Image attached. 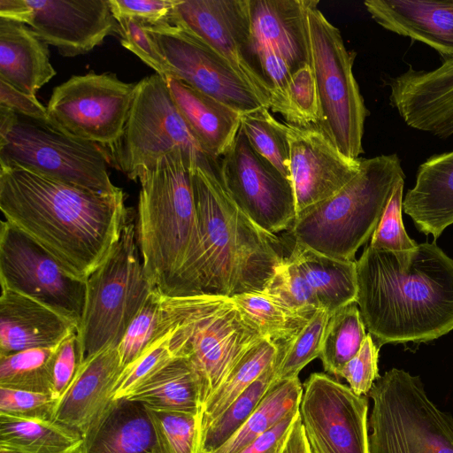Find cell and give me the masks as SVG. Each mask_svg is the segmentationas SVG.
<instances>
[{"instance_id":"44dd1931","label":"cell","mask_w":453,"mask_h":453,"mask_svg":"<svg viewBox=\"0 0 453 453\" xmlns=\"http://www.w3.org/2000/svg\"><path fill=\"white\" fill-rule=\"evenodd\" d=\"M385 85L390 105L408 127L441 139L453 136V59L432 70L409 65Z\"/></svg>"},{"instance_id":"7dc6e473","label":"cell","mask_w":453,"mask_h":453,"mask_svg":"<svg viewBox=\"0 0 453 453\" xmlns=\"http://www.w3.org/2000/svg\"><path fill=\"white\" fill-rule=\"evenodd\" d=\"M117 21L122 46L135 54L165 81L172 77L166 61L144 25L132 18H120Z\"/></svg>"},{"instance_id":"e0dca14e","label":"cell","mask_w":453,"mask_h":453,"mask_svg":"<svg viewBox=\"0 0 453 453\" xmlns=\"http://www.w3.org/2000/svg\"><path fill=\"white\" fill-rule=\"evenodd\" d=\"M366 396L326 373L310 375L299 413L312 453H369Z\"/></svg>"},{"instance_id":"ba28073f","label":"cell","mask_w":453,"mask_h":453,"mask_svg":"<svg viewBox=\"0 0 453 453\" xmlns=\"http://www.w3.org/2000/svg\"><path fill=\"white\" fill-rule=\"evenodd\" d=\"M180 150L198 167L219 177V160L208 154L177 109L166 81L158 74L137 82L135 96L124 132L108 150L111 165L128 179L139 174L161 157Z\"/></svg>"},{"instance_id":"681fc988","label":"cell","mask_w":453,"mask_h":453,"mask_svg":"<svg viewBox=\"0 0 453 453\" xmlns=\"http://www.w3.org/2000/svg\"><path fill=\"white\" fill-rule=\"evenodd\" d=\"M83 363L77 330L56 348L51 370V397L58 400L67 390Z\"/></svg>"},{"instance_id":"7402d4cb","label":"cell","mask_w":453,"mask_h":453,"mask_svg":"<svg viewBox=\"0 0 453 453\" xmlns=\"http://www.w3.org/2000/svg\"><path fill=\"white\" fill-rule=\"evenodd\" d=\"M372 19L382 28L424 43L453 59V0H366Z\"/></svg>"},{"instance_id":"4fadbf2b","label":"cell","mask_w":453,"mask_h":453,"mask_svg":"<svg viewBox=\"0 0 453 453\" xmlns=\"http://www.w3.org/2000/svg\"><path fill=\"white\" fill-rule=\"evenodd\" d=\"M310 0H249L251 52L270 93V110L283 119L291 76L311 65Z\"/></svg>"},{"instance_id":"52a82bcc","label":"cell","mask_w":453,"mask_h":453,"mask_svg":"<svg viewBox=\"0 0 453 453\" xmlns=\"http://www.w3.org/2000/svg\"><path fill=\"white\" fill-rule=\"evenodd\" d=\"M367 395L369 453H453V417L429 397L419 376L392 368Z\"/></svg>"},{"instance_id":"8fae6325","label":"cell","mask_w":453,"mask_h":453,"mask_svg":"<svg viewBox=\"0 0 453 453\" xmlns=\"http://www.w3.org/2000/svg\"><path fill=\"white\" fill-rule=\"evenodd\" d=\"M183 356L199 381L201 408L242 356L264 338L229 297L188 296Z\"/></svg>"},{"instance_id":"8992f818","label":"cell","mask_w":453,"mask_h":453,"mask_svg":"<svg viewBox=\"0 0 453 453\" xmlns=\"http://www.w3.org/2000/svg\"><path fill=\"white\" fill-rule=\"evenodd\" d=\"M86 285L77 329L83 362L119 346L130 322L156 288L144 272L134 222L127 220L117 244L88 276Z\"/></svg>"},{"instance_id":"4dcf8cb0","label":"cell","mask_w":453,"mask_h":453,"mask_svg":"<svg viewBox=\"0 0 453 453\" xmlns=\"http://www.w3.org/2000/svg\"><path fill=\"white\" fill-rule=\"evenodd\" d=\"M82 436L54 421L0 414V448L23 453H80Z\"/></svg>"},{"instance_id":"30bf717a","label":"cell","mask_w":453,"mask_h":453,"mask_svg":"<svg viewBox=\"0 0 453 453\" xmlns=\"http://www.w3.org/2000/svg\"><path fill=\"white\" fill-rule=\"evenodd\" d=\"M0 164L21 166L102 194L122 190L111 180L108 150L19 116L11 129L0 135Z\"/></svg>"},{"instance_id":"f1b7e54d","label":"cell","mask_w":453,"mask_h":453,"mask_svg":"<svg viewBox=\"0 0 453 453\" xmlns=\"http://www.w3.org/2000/svg\"><path fill=\"white\" fill-rule=\"evenodd\" d=\"M288 258L309 283L320 309L332 314L356 303V261L333 258L296 242Z\"/></svg>"},{"instance_id":"b9f144b4","label":"cell","mask_w":453,"mask_h":453,"mask_svg":"<svg viewBox=\"0 0 453 453\" xmlns=\"http://www.w3.org/2000/svg\"><path fill=\"white\" fill-rule=\"evenodd\" d=\"M330 313L319 309L307 324L286 346L279 365L276 380L298 377L301 370L319 357Z\"/></svg>"},{"instance_id":"d6a6232c","label":"cell","mask_w":453,"mask_h":453,"mask_svg":"<svg viewBox=\"0 0 453 453\" xmlns=\"http://www.w3.org/2000/svg\"><path fill=\"white\" fill-rule=\"evenodd\" d=\"M280 346L264 337L242 356L202 406L200 430L220 415L234 400L261 376L277 358Z\"/></svg>"},{"instance_id":"11a10c76","label":"cell","mask_w":453,"mask_h":453,"mask_svg":"<svg viewBox=\"0 0 453 453\" xmlns=\"http://www.w3.org/2000/svg\"><path fill=\"white\" fill-rule=\"evenodd\" d=\"M31 12L27 0H0V18L27 26Z\"/></svg>"},{"instance_id":"83f0119b","label":"cell","mask_w":453,"mask_h":453,"mask_svg":"<svg viewBox=\"0 0 453 453\" xmlns=\"http://www.w3.org/2000/svg\"><path fill=\"white\" fill-rule=\"evenodd\" d=\"M56 73L48 44L26 24L0 18V79L36 96Z\"/></svg>"},{"instance_id":"5b68a950","label":"cell","mask_w":453,"mask_h":453,"mask_svg":"<svg viewBox=\"0 0 453 453\" xmlns=\"http://www.w3.org/2000/svg\"><path fill=\"white\" fill-rule=\"evenodd\" d=\"M405 177L396 153L360 158L359 172L347 185L296 216L289 229L294 242L333 258L356 261Z\"/></svg>"},{"instance_id":"3957f363","label":"cell","mask_w":453,"mask_h":453,"mask_svg":"<svg viewBox=\"0 0 453 453\" xmlns=\"http://www.w3.org/2000/svg\"><path fill=\"white\" fill-rule=\"evenodd\" d=\"M193 165L173 150L139 174L136 238L144 272L169 296L204 295L205 256L192 185Z\"/></svg>"},{"instance_id":"7a4b0ae2","label":"cell","mask_w":453,"mask_h":453,"mask_svg":"<svg viewBox=\"0 0 453 453\" xmlns=\"http://www.w3.org/2000/svg\"><path fill=\"white\" fill-rule=\"evenodd\" d=\"M356 268V303L380 348L426 342L453 330V259L435 241L418 244L407 265L368 245Z\"/></svg>"},{"instance_id":"816d5d0a","label":"cell","mask_w":453,"mask_h":453,"mask_svg":"<svg viewBox=\"0 0 453 453\" xmlns=\"http://www.w3.org/2000/svg\"><path fill=\"white\" fill-rule=\"evenodd\" d=\"M0 106L19 116L49 125L47 108L36 98L0 79Z\"/></svg>"},{"instance_id":"9c48e42d","label":"cell","mask_w":453,"mask_h":453,"mask_svg":"<svg viewBox=\"0 0 453 453\" xmlns=\"http://www.w3.org/2000/svg\"><path fill=\"white\" fill-rule=\"evenodd\" d=\"M310 0L307 9L311 66L319 101L316 126L349 159L364 153L365 121L369 111L353 74L356 54L347 50L340 31Z\"/></svg>"},{"instance_id":"d590c367","label":"cell","mask_w":453,"mask_h":453,"mask_svg":"<svg viewBox=\"0 0 453 453\" xmlns=\"http://www.w3.org/2000/svg\"><path fill=\"white\" fill-rule=\"evenodd\" d=\"M180 321L157 337L133 363L123 368L115 382L112 400L126 398L177 357H184L187 339L184 299Z\"/></svg>"},{"instance_id":"ee69618b","label":"cell","mask_w":453,"mask_h":453,"mask_svg":"<svg viewBox=\"0 0 453 453\" xmlns=\"http://www.w3.org/2000/svg\"><path fill=\"white\" fill-rule=\"evenodd\" d=\"M284 119L286 123L300 127L318 125L319 101L311 65L300 68L291 76Z\"/></svg>"},{"instance_id":"6da1fadb","label":"cell","mask_w":453,"mask_h":453,"mask_svg":"<svg viewBox=\"0 0 453 453\" xmlns=\"http://www.w3.org/2000/svg\"><path fill=\"white\" fill-rule=\"evenodd\" d=\"M0 209L4 220L83 280L107 258L129 219L123 190L102 194L4 164Z\"/></svg>"},{"instance_id":"ab89813d","label":"cell","mask_w":453,"mask_h":453,"mask_svg":"<svg viewBox=\"0 0 453 453\" xmlns=\"http://www.w3.org/2000/svg\"><path fill=\"white\" fill-rule=\"evenodd\" d=\"M261 107L241 116V127L252 148L290 180L289 144L286 123Z\"/></svg>"},{"instance_id":"ac0fdd59","label":"cell","mask_w":453,"mask_h":453,"mask_svg":"<svg viewBox=\"0 0 453 453\" xmlns=\"http://www.w3.org/2000/svg\"><path fill=\"white\" fill-rule=\"evenodd\" d=\"M170 22L226 58L270 108L269 88L251 52L249 0H177Z\"/></svg>"},{"instance_id":"5bb4252c","label":"cell","mask_w":453,"mask_h":453,"mask_svg":"<svg viewBox=\"0 0 453 453\" xmlns=\"http://www.w3.org/2000/svg\"><path fill=\"white\" fill-rule=\"evenodd\" d=\"M0 283L52 308L79 326L86 280L67 273L46 250L4 219L0 226Z\"/></svg>"},{"instance_id":"f35d334b","label":"cell","mask_w":453,"mask_h":453,"mask_svg":"<svg viewBox=\"0 0 453 453\" xmlns=\"http://www.w3.org/2000/svg\"><path fill=\"white\" fill-rule=\"evenodd\" d=\"M57 346L0 357V387L51 395L52 361Z\"/></svg>"},{"instance_id":"f907efd6","label":"cell","mask_w":453,"mask_h":453,"mask_svg":"<svg viewBox=\"0 0 453 453\" xmlns=\"http://www.w3.org/2000/svg\"><path fill=\"white\" fill-rule=\"evenodd\" d=\"M116 19L132 18L144 25L171 23L177 0H107Z\"/></svg>"},{"instance_id":"2e32d148","label":"cell","mask_w":453,"mask_h":453,"mask_svg":"<svg viewBox=\"0 0 453 453\" xmlns=\"http://www.w3.org/2000/svg\"><path fill=\"white\" fill-rule=\"evenodd\" d=\"M144 27L166 61L172 77L240 114L261 107L270 109L226 58L191 33L173 23Z\"/></svg>"},{"instance_id":"f6af8a7d","label":"cell","mask_w":453,"mask_h":453,"mask_svg":"<svg viewBox=\"0 0 453 453\" xmlns=\"http://www.w3.org/2000/svg\"><path fill=\"white\" fill-rule=\"evenodd\" d=\"M404 181L395 188L382 217L371 237L370 246L377 250L399 253L417 248L418 243L406 233L403 222Z\"/></svg>"},{"instance_id":"484cf974","label":"cell","mask_w":453,"mask_h":453,"mask_svg":"<svg viewBox=\"0 0 453 453\" xmlns=\"http://www.w3.org/2000/svg\"><path fill=\"white\" fill-rule=\"evenodd\" d=\"M403 211L419 232L434 241L453 224V150L435 154L419 165Z\"/></svg>"},{"instance_id":"d4e9b609","label":"cell","mask_w":453,"mask_h":453,"mask_svg":"<svg viewBox=\"0 0 453 453\" xmlns=\"http://www.w3.org/2000/svg\"><path fill=\"white\" fill-rule=\"evenodd\" d=\"M80 453H163L146 406L112 400L82 435Z\"/></svg>"},{"instance_id":"60d3db41","label":"cell","mask_w":453,"mask_h":453,"mask_svg":"<svg viewBox=\"0 0 453 453\" xmlns=\"http://www.w3.org/2000/svg\"><path fill=\"white\" fill-rule=\"evenodd\" d=\"M146 409L163 453H198L200 413Z\"/></svg>"},{"instance_id":"1f68e13d","label":"cell","mask_w":453,"mask_h":453,"mask_svg":"<svg viewBox=\"0 0 453 453\" xmlns=\"http://www.w3.org/2000/svg\"><path fill=\"white\" fill-rule=\"evenodd\" d=\"M180 318V297L164 295L155 288L130 322L118 346L122 369L137 359Z\"/></svg>"},{"instance_id":"cb8c5ba5","label":"cell","mask_w":453,"mask_h":453,"mask_svg":"<svg viewBox=\"0 0 453 453\" xmlns=\"http://www.w3.org/2000/svg\"><path fill=\"white\" fill-rule=\"evenodd\" d=\"M122 370L118 347L86 359L65 394L58 400L53 421L81 434L112 401Z\"/></svg>"},{"instance_id":"8d00e7d4","label":"cell","mask_w":453,"mask_h":453,"mask_svg":"<svg viewBox=\"0 0 453 453\" xmlns=\"http://www.w3.org/2000/svg\"><path fill=\"white\" fill-rule=\"evenodd\" d=\"M231 299L263 337L278 345L290 342L311 319L291 311L264 292L242 293Z\"/></svg>"},{"instance_id":"e575fe53","label":"cell","mask_w":453,"mask_h":453,"mask_svg":"<svg viewBox=\"0 0 453 453\" xmlns=\"http://www.w3.org/2000/svg\"><path fill=\"white\" fill-rule=\"evenodd\" d=\"M287 345L280 346L277 358L259 378L220 415L200 430L198 453H213L242 427L276 381L278 367Z\"/></svg>"},{"instance_id":"9f6ffc18","label":"cell","mask_w":453,"mask_h":453,"mask_svg":"<svg viewBox=\"0 0 453 453\" xmlns=\"http://www.w3.org/2000/svg\"><path fill=\"white\" fill-rule=\"evenodd\" d=\"M0 453H23V452L8 449H4V448H0Z\"/></svg>"},{"instance_id":"603a6c76","label":"cell","mask_w":453,"mask_h":453,"mask_svg":"<svg viewBox=\"0 0 453 453\" xmlns=\"http://www.w3.org/2000/svg\"><path fill=\"white\" fill-rule=\"evenodd\" d=\"M77 326L52 308L1 287L0 357L58 345Z\"/></svg>"},{"instance_id":"c3c4849f","label":"cell","mask_w":453,"mask_h":453,"mask_svg":"<svg viewBox=\"0 0 453 453\" xmlns=\"http://www.w3.org/2000/svg\"><path fill=\"white\" fill-rule=\"evenodd\" d=\"M380 347L368 333L357 354L338 372L357 395H367L380 377L378 369Z\"/></svg>"},{"instance_id":"836d02e7","label":"cell","mask_w":453,"mask_h":453,"mask_svg":"<svg viewBox=\"0 0 453 453\" xmlns=\"http://www.w3.org/2000/svg\"><path fill=\"white\" fill-rule=\"evenodd\" d=\"M303 388L298 377L276 380L242 427L213 453H239L287 415L300 408Z\"/></svg>"},{"instance_id":"9a60e30c","label":"cell","mask_w":453,"mask_h":453,"mask_svg":"<svg viewBox=\"0 0 453 453\" xmlns=\"http://www.w3.org/2000/svg\"><path fill=\"white\" fill-rule=\"evenodd\" d=\"M221 184L234 203L262 230H289L296 218L291 181L260 156L243 130L219 158Z\"/></svg>"},{"instance_id":"f5cc1de1","label":"cell","mask_w":453,"mask_h":453,"mask_svg":"<svg viewBox=\"0 0 453 453\" xmlns=\"http://www.w3.org/2000/svg\"><path fill=\"white\" fill-rule=\"evenodd\" d=\"M299 409L291 411L239 453H281Z\"/></svg>"},{"instance_id":"d6986e66","label":"cell","mask_w":453,"mask_h":453,"mask_svg":"<svg viewBox=\"0 0 453 453\" xmlns=\"http://www.w3.org/2000/svg\"><path fill=\"white\" fill-rule=\"evenodd\" d=\"M286 125L290 181L297 216L347 185L359 172L361 157H346L316 126Z\"/></svg>"},{"instance_id":"ffe728a7","label":"cell","mask_w":453,"mask_h":453,"mask_svg":"<svg viewBox=\"0 0 453 453\" xmlns=\"http://www.w3.org/2000/svg\"><path fill=\"white\" fill-rule=\"evenodd\" d=\"M32 12L27 26L64 57L91 51L118 34L119 23L107 0H27Z\"/></svg>"},{"instance_id":"74e56055","label":"cell","mask_w":453,"mask_h":453,"mask_svg":"<svg viewBox=\"0 0 453 453\" xmlns=\"http://www.w3.org/2000/svg\"><path fill=\"white\" fill-rule=\"evenodd\" d=\"M365 329L357 303L330 314L319 356L326 372L336 376L357 354L367 335Z\"/></svg>"},{"instance_id":"277c9868","label":"cell","mask_w":453,"mask_h":453,"mask_svg":"<svg viewBox=\"0 0 453 453\" xmlns=\"http://www.w3.org/2000/svg\"><path fill=\"white\" fill-rule=\"evenodd\" d=\"M192 185L205 256L204 295L263 292L286 257L280 239L259 228L218 177L196 167Z\"/></svg>"},{"instance_id":"f546056e","label":"cell","mask_w":453,"mask_h":453,"mask_svg":"<svg viewBox=\"0 0 453 453\" xmlns=\"http://www.w3.org/2000/svg\"><path fill=\"white\" fill-rule=\"evenodd\" d=\"M126 398L156 410L201 411L198 378L186 357L173 359Z\"/></svg>"},{"instance_id":"bcb514c9","label":"cell","mask_w":453,"mask_h":453,"mask_svg":"<svg viewBox=\"0 0 453 453\" xmlns=\"http://www.w3.org/2000/svg\"><path fill=\"white\" fill-rule=\"evenodd\" d=\"M58 400L50 395L0 387V414L53 421Z\"/></svg>"},{"instance_id":"4316f807","label":"cell","mask_w":453,"mask_h":453,"mask_svg":"<svg viewBox=\"0 0 453 453\" xmlns=\"http://www.w3.org/2000/svg\"><path fill=\"white\" fill-rule=\"evenodd\" d=\"M165 81L177 109L203 148L219 160L239 132L242 114L177 78Z\"/></svg>"},{"instance_id":"db71d44e","label":"cell","mask_w":453,"mask_h":453,"mask_svg":"<svg viewBox=\"0 0 453 453\" xmlns=\"http://www.w3.org/2000/svg\"><path fill=\"white\" fill-rule=\"evenodd\" d=\"M281 453H312L300 413L296 418Z\"/></svg>"},{"instance_id":"7c38bea8","label":"cell","mask_w":453,"mask_h":453,"mask_svg":"<svg viewBox=\"0 0 453 453\" xmlns=\"http://www.w3.org/2000/svg\"><path fill=\"white\" fill-rule=\"evenodd\" d=\"M136 87L115 73L73 75L52 90L46 106L49 125L109 150L124 132Z\"/></svg>"},{"instance_id":"7bdbcfd3","label":"cell","mask_w":453,"mask_h":453,"mask_svg":"<svg viewBox=\"0 0 453 453\" xmlns=\"http://www.w3.org/2000/svg\"><path fill=\"white\" fill-rule=\"evenodd\" d=\"M263 292L307 318H311L320 309L309 283L288 257L278 266Z\"/></svg>"}]
</instances>
